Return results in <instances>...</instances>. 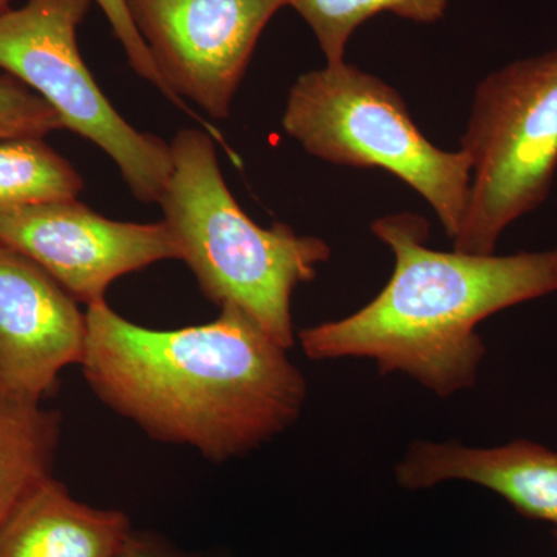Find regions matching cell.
Segmentation results:
<instances>
[{
  "label": "cell",
  "instance_id": "obj_1",
  "mask_svg": "<svg viewBox=\"0 0 557 557\" xmlns=\"http://www.w3.org/2000/svg\"><path fill=\"white\" fill-rule=\"evenodd\" d=\"M86 313L84 379L157 442L223 463L287 431L302 412L307 383L287 348L237 307L177 330L141 327L106 302Z\"/></svg>",
  "mask_w": 557,
  "mask_h": 557
},
{
  "label": "cell",
  "instance_id": "obj_2",
  "mask_svg": "<svg viewBox=\"0 0 557 557\" xmlns=\"http://www.w3.org/2000/svg\"><path fill=\"white\" fill-rule=\"evenodd\" d=\"M372 233L394 252L386 287L339 321L299 333L313 361L369 358L381 375L405 373L442 398L478 381L483 319L557 293V248L479 256L428 248L429 223L412 212L386 215Z\"/></svg>",
  "mask_w": 557,
  "mask_h": 557
},
{
  "label": "cell",
  "instance_id": "obj_3",
  "mask_svg": "<svg viewBox=\"0 0 557 557\" xmlns=\"http://www.w3.org/2000/svg\"><path fill=\"white\" fill-rule=\"evenodd\" d=\"M172 171L159 205L205 298L233 306L284 348L295 344L292 296L313 281L330 247L285 223L262 228L245 214L220 172L214 139L180 131L171 143Z\"/></svg>",
  "mask_w": 557,
  "mask_h": 557
},
{
  "label": "cell",
  "instance_id": "obj_4",
  "mask_svg": "<svg viewBox=\"0 0 557 557\" xmlns=\"http://www.w3.org/2000/svg\"><path fill=\"white\" fill-rule=\"evenodd\" d=\"M282 127L317 159L391 172L431 205L449 239L457 236L471 161L461 149L432 145L398 90L379 76L346 61L304 73L289 89Z\"/></svg>",
  "mask_w": 557,
  "mask_h": 557
},
{
  "label": "cell",
  "instance_id": "obj_5",
  "mask_svg": "<svg viewBox=\"0 0 557 557\" xmlns=\"http://www.w3.org/2000/svg\"><path fill=\"white\" fill-rule=\"evenodd\" d=\"M471 161L467 214L453 247L496 255L509 225L536 211L557 171V50L487 75L461 138Z\"/></svg>",
  "mask_w": 557,
  "mask_h": 557
},
{
  "label": "cell",
  "instance_id": "obj_6",
  "mask_svg": "<svg viewBox=\"0 0 557 557\" xmlns=\"http://www.w3.org/2000/svg\"><path fill=\"white\" fill-rule=\"evenodd\" d=\"M94 2L27 0L0 14V70L39 95L64 129L104 150L135 199L159 203L171 177V145L132 127L84 64L78 28Z\"/></svg>",
  "mask_w": 557,
  "mask_h": 557
},
{
  "label": "cell",
  "instance_id": "obj_7",
  "mask_svg": "<svg viewBox=\"0 0 557 557\" xmlns=\"http://www.w3.org/2000/svg\"><path fill=\"white\" fill-rule=\"evenodd\" d=\"M149 51L168 100L219 132L186 106L196 102L215 120L228 119L242 79L285 0H124Z\"/></svg>",
  "mask_w": 557,
  "mask_h": 557
},
{
  "label": "cell",
  "instance_id": "obj_8",
  "mask_svg": "<svg viewBox=\"0 0 557 557\" xmlns=\"http://www.w3.org/2000/svg\"><path fill=\"white\" fill-rule=\"evenodd\" d=\"M0 242L35 260L87 307L106 302L121 276L161 260H182L163 220L116 222L76 199L0 212Z\"/></svg>",
  "mask_w": 557,
  "mask_h": 557
},
{
  "label": "cell",
  "instance_id": "obj_9",
  "mask_svg": "<svg viewBox=\"0 0 557 557\" xmlns=\"http://www.w3.org/2000/svg\"><path fill=\"white\" fill-rule=\"evenodd\" d=\"M35 260L0 242V394L42 403L81 364L87 313Z\"/></svg>",
  "mask_w": 557,
  "mask_h": 557
},
{
  "label": "cell",
  "instance_id": "obj_10",
  "mask_svg": "<svg viewBox=\"0 0 557 557\" xmlns=\"http://www.w3.org/2000/svg\"><path fill=\"white\" fill-rule=\"evenodd\" d=\"M399 485L424 490L465 480L493 491L528 519L557 528V453L530 440L496 448L417 442L395 469Z\"/></svg>",
  "mask_w": 557,
  "mask_h": 557
},
{
  "label": "cell",
  "instance_id": "obj_11",
  "mask_svg": "<svg viewBox=\"0 0 557 557\" xmlns=\"http://www.w3.org/2000/svg\"><path fill=\"white\" fill-rule=\"evenodd\" d=\"M131 531L123 511L83 504L51 475L0 528V557H115Z\"/></svg>",
  "mask_w": 557,
  "mask_h": 557
},
{
  "label": "cell",
  "instance_id": "obj_12",
  "mask_svg": "<svg viewBox=\"0 0 557 557\" xmlns=\"http://www.w3.org/2000/svg\"><path fill=\"white\" fill-rule=\"evenodd\" d=\"M61 426L58 410L0 394V528L32 490L51 478Z\"/></svg>",
  "mask_w": 557,
  "mask_h": 557
},
{
  "label": "cell",
  "instance_id": "obj_13",
  "mask_svg": "<svg viewBox=\"0 0 557 557\" xmlns=\"http://www.w3.org/2000/svg\"><path fill=\"white\" fill-rule=\"evenodd\" d=\"M83 189L79 172L44 138L0 141V212L75 200Z\"/></svg>",
  "mask_w": 557,
  "mask_h": 557
},
{
  "label": "cell",
  "instance_id": "obj_14",
  "mask_svg": "<svg viewBox=\"0 0 557 557\" xmlns=\"http://www.w3.org/2000/svg\"><path fill=\"white\" fill-rule=\"evenodd\" d=\"M313 32L325 64L346 61L348 40L358 27L380 13H392L416 24H435L449 0H285Z\"/></svg>",
  "mask_w": 557,
  "mask_h": 557
},
{
  "label": "cell",
  "instance_id": "obj_15",
  "mask_svg": "<svg viewBox=\"0 0 557 557\" xmlns=\"http://www.w3.org/2000/svg\"><path fill=\"white\" fill-rule=\"evenodd\" d=\"M64 129L60 115L20 79L0 73V139L44 138Z\"/></svg>",
  "mask_w": 557,
  "mask_h": 557
},
{
  "label": "cell",
  "instance_id": "obj_16",
  "mask_svg": "<svg viewBox=\"0 0 557 557\" xmlns=\"http://www.w3.org/2000/svg\"><path fill=\"white\" fill-rule=\"evenodd\" d=\"M95 2L100 5L102 13L108 17L113 36L123 46L131 67L135 70L138 76L149 81L168 98V91L164 89L152 61H150L149 51L146 49L143 39L139 38L138 32L135 30L134 24H132L124 0H95Z\"/></svg>",
  "mask_w": 557,
  "mask_h": 557
},
{
  "label": "cell",
  "instance_id": "obj_17",
  "mask_svg": "<svg viewBox=\"0 0 557 557\" xmlns=\"http://www.w3.org/2000/svg\"><path fill=\"white\" fill-rule=\"evenodd\" d=\"M115 557H189L172 547L170 542L148 531L132 530Z\"/></svg>",
  "mask_w": 557,
  "mask_h": 557
},
{
  "label": "cell",
  "instance_id": "obj_18",
  "mask_svg": "<svg viewBox=\"0 0 557 557\" xmlns=\"http://www.w3.org/2000/svg\"><path fill=\"white\" fill-rule=\"evenodd\" d=\"M11 3H13V0H0V14L9 11L11 9Z\"/></svg>",
  "mask_w": 557,
  "mask_h": 557
},
{
  "label": "cell",
  "instance_id": "obj_19",
  "mask_svg": "<svg viewBox=\"0 0 557 557\" xmlns=\"http://www.w3.org/2000/svg\"><path fill=\"white\" fill-rule=\"evenodd\" d=\"M555 537H556V544H557V528H556V531H555Z\"/></svg>",
  "mask_w": 557,
  "mask_h": 557
}]
</instances>
